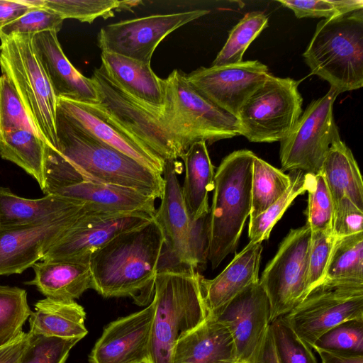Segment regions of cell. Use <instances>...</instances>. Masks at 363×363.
I'll return each mask as SVG.
<instances>
[{"mask_svg":"<svg viewBox=\"0 0 363 363\" xmlns=\"http://www.w3.org/2000/svg\"><path fill=\"white\" fill-rule=\"evenodd\" d=\"M57 147L47 145V188L84 180L119 185L160 199L162 174L72 125L57 113Z\"/></svg>","mask_w":363,"mask_h":363,"instance_id":"cell-1","label":"cell"},{"mask_svg":"<svg viewBox=\"0 0 363 363\" xmlns=\"http://www.w3.org/2000/svg\"><path fill=\"white\" fill-rule=\"evenodd\" d=\"M164 248L153 217L114 237L90 258L92 289L104 298L130 297L140 306L152 301Z\"/></svg>","mask_w":363,"mask_h":363,"instance_id":"cell-2","label":"cell"},{"mask_svg":"<svg viewBox=\"0 0 363 363\" xmlns=\"http://www.w3.org/2000/svg\"><path fill=\"white\" fill-rule=\"evenodd\" d=\"M200 276L196 269L187 265L159 268L147 363H172L179 340L206 318Z\"/></svg>","mask_w":363,"mask_h":363,"instance_id":"cell-3","label":"cell"},{"mask_svg":"<svg viewBox=\"0 0 363 363\" xmlns=\"http://www.w3.org/2000/svg\"><path fill=\"white\" fill-rule=\"evenodd\" d=\"M255 157L248 150L234 151L223 159L215 172L207 255L213 269L235 252L250 216L252 168Z\"/></svg>","mask_w":363,"mask_h":363,"instance_id":"cell-4","label":"cell"},{"mask_svg":"<svg viewBox=\"0 0 363 363\" xmlns=\"http://www.w3.org/2000/svg\"><path fill=\"white\" fill-rule=\"evenodd\" d=\"M313 74L339 93L363 85V9L321 20L303 54Z\"/></svg>","mask_w":363,"mask_h":363,"instance_id":"cell-5","label":"cell"},{"mask_svg":"<svg viewBox=\"0 0 363 363\" xmlns=\"http://www.w3.org/2000/svg\"><path fill=\"white\" fill-rule=\"evenodd\" d=\"M33 35L1 38L0 68L40 137L50 147L57 150V98L33 51Z\"/></svg>","mask_w":363,"mask_h":363,"instance_id":"cell-6","label":"cell"},{"mask_svg":"<svg viewBox=\"0 0 363 363\" xmlns=\"http://www.w3.org/2000/svg\"><path fill=\"white\" fill-rule=\"evenodd\" d=\"M162 112L172 135L185 148L198 141L209 143L239 135L237 118L197 92L186 74L173 70L162 79Z\"/></svg>","mask_w":363,"mask_h":363,"instance_id":"cell-7","label":"cell"},{"mask_svg":"<svg viewBox=\"0 0 363 363\" xmlns=\"http://www.w3.org/2000/svg\"><path fill=\"white\" fill-rule=\"evenodd\" d=\"M162 177L161 202L154 215L164 237L162 267L182 264L196 269L207 260L209 213L191 221L182 194L176 161H165Z\"/></svg>","mask_w":363,"mask_h":363,"instance_id":"cell-8","label":"cell"},{"mask_svg":"<svg viewBox=\"0 0 363 363\" xmlns=\"http://www.w3.org/2000/svg\"><path fill=\"white\" fill-rule=\"evenodd\" d=\"M299 83L269 73L239 111L236 118L239 135L254 143L280 142L284 139L302 113Z\"/></svg>","mask_w":363,"mask_h":363,"instance_id":"cell-9","label":"cell"},{"mask_svg":"<svg viewBox=\"0 0 363 363\" xmlns=\"http://www.w3.org/2000/svg\"><path fill=\"white\" fill-rule=\"evenodd\" d=\"M282 317L311 347L333 327L346 320L363 318V283L324 280Z\"/></svg>","mask_w":363,"mask_h":363,"instance_id":"cell-10","label":"cell"},{"mask_svg":"<svg viewBox=\"0 0 363 363\" xmlns=\"http://www.w3.org/2000/svg\"><path fill=\"white\" fill-rule=\"evenodd\" d=\"M340 93L330 87L310 103L292 130L280 141L281 171L316 174L334 140L340 138L333 109Z\"/></svg>","mask_w":363,"mask_h":363,"instance_id":"cell-11","label":"cell"},{"mask_svg":"<svg viewBox=\"0 0 363 363\" xmlns=\"http://www.w3.org/2000/svg\"><path fill=\"white\" fill-rule=\"evenodd\" d=\"M311 230L306 224L291 229L264 268L259 283L270 305V323L294 309L307 296Z\"/></svg>","mask_w":363,"mask_h":363,"instance_id":"cell-12","label":"cell"},{"mask_svg":"<svg viewBox=\"0 0 363 363\" xmlns=\"http://www.w3.org/2000/svg\"><path fill=\"white\" fill-rule=\"evenodd\" d=\"M93 211H101L85 203L43 221L0 227V275L21 274L33 267L71 228Z\"/></svg>","mask_w":363,"mask_h":363,"instance_id":"cell-13","label":"cell"},{"mask_svg":"<svg viewBox=\"0 0 363 363\" xmlns=\"http://www.w3.org/2000/svg\"><path fill=\"white\" fill-rule=\"evenodd\" d=\"M208 13V10L196 9L118 21L100 30L98 45L102 52L150 64L153 52L166 36Z\"/></svg>","mask_w":363,"mask_h":363,"instance_id":"cell-14","label":"cell"},{"mask_svg":"<svg viewBox=\"0 0 363 363\" xmlns=\"http://www.w3.org/2000/svg\"><path fill=\"white\" fill-rule=\"evenodd\" d=\"M269 74L267 67L261 62L247 60L224 66L200 67L186 77L201 96L237 118L242 106Z\"/></svg>","mask_w":363,"mask_h":363,"instance_id":"cell-15","label":"cell"},{"mask_svg":"<svg viewBox=\"0 0 363 363\" xmlns=\"http://www.w3.org/2000/svg\"><path fill=\"white\" fill-rule=\"evenodd\" d=\"M153 217L142 213L90 212L51 246L42 260L89 264L91 257L114 237Z\"/></svg>","mask_w":363,"mask_h":363,"instance_id":"cell-16","label":"cell"},{"mask_svg":"<svg viewBox=\"0 0 363 363\" xmlns=\"http://www.w3.org/2000/svg\"><path fill=\"white\" fill-rule=\"evenodd\" d=\"M57 113L72 125L162 175L165 162L96 104L57 99Z\"/></svg>","mask_w":363,"mask_h":363,"instance_id":"cell-17","label":"cell"},{"mask_svg":"<svg viewBox=\"0 0 363 363\" xmlns=\"http://www.w3.org/2000/svg\"><path fill=\"white\" fill-rule=\"evenodd\" d=\"M208 315L229 330L238 362L249 363L270 325L269 299L259 281Z\"/></svg>","mask_w":363,"mask_h":363,"instance_id":"cell-18","label":"cell"},{"mask_svg":"<svg viewBox=\"0 0 363 363\" xmlns=\"http://www.w3.org/2000/svg\"><path fill=\"white\" fill-rule=\"evenodd\" d=\"M155 303L110 323L95 343L89 363H147Z\"/></svg>","mask_w":363,"mask_h":363,"instance_id":"cell-19","label":"cell"},{"mask_svg":"<svg viewBox=\"0 0 363 363\" xmlns=\"http://www.w3.org/2000/svg\"><path fill=\"white\" fill-rule=\"evenodd\" d=\"M33 51L57 99L96 104L98 96L91 78L81 74L64 54L55 30L35 33Z\"/></svg>","mask_w":363,"mask_h":363,"instance_id":"cell-20","label":"cell"},{"mask_svg":"<svg viewBox=\"0 0 363 363\" xmlns=\"http://www.w3.org/2000/svg\"><path fill=\"white\" fill-rule=\"evenodd\" d=\"M55 194L90 204L110 213H142L154 216L155 199L135 189L115 184L84 180L50 189Z\"/></svg>","mask_w":363,"mask_h":363,"instance_id":"cell-21","label":"cell"},{"mask_svg":"<svg viewBox=\"0 0 363 363\" xmlns=\"http://www.w3.org/2000/svg\"><path fill=\"white\" fill-rule=\"evenodd\" d=\"M262 242H251L236 254L215 278L200 276V286L208 313L223 307L249 286L259 281Z\"/></svg>","mask_w":363,"mask_h":363,"instance_id":"cell-22","label":"cell"},{"mask_svg":"<svg viewBox=\"0 0 363 363\" xmlns=\"http://www.w3.org/2000/svg\"><path fill=\"white\" fill-rule=\"evenodd\" d=\"M236 349L229 330L211 315L177 342L172 363H236Z\"/></svg>","mask_w":363,"mask_h":363,"instance_id":"cell-23","label":"cell"},{"mask_svg":"<svg viewBox=\"0 0 363 363\" xmlns=\"http://www.w3.org/2000/svg\"><path fill=\"white\" fill-rule=\"evenodd\" d=\"M101 67L108 77L123 91L147 106H163L162 79L150 64L108 52H101Z\"/></svg>","mask_w":363,"mask_h":363,"instance_id":"cell-24","label":"cell"},{"mask_svg":"<svg viewBox=\"0 0 363 363\" xmlns=\"http://www.w3.org/2000/svg\"><path fill=\"white\" fill-rule=\"evenodd\" d=\"M32 267L35 277L26 284L35 286L47 298L74 301L92 289L89 264L42 260Z\"/></svg>","mask_w":363,"mask_h":363,"instance_id":"cell-25","label":"cell"},{"mask_svg":"<svg viewBox=\"0 0 363 363\" xmlns=\"http://www.w3.org/2000/svg\"><path fill=\"white\" fill-rule=\"evenodd\" d=\"M182 159L185 169L182 194L189 217L195 222L209 213L208 194L214 187V167L205 141L191 144Z\"/></svg>","mask_w":363,"mask_h":363,"instance_id":"cell-26","label":"cell"},{"mask_svg":"<svg viewBox=\"0 0 363 363\" xmlns=\"http://www.w3.org/2000/svg\"><path fill=\"white\" fill-rule=\"evenodd\" d=\"M84 308L75 301L45 297L38 301L28 322L29 333L45 337L82 339L88 331Z\"/></svg>","mask_w":363,"mask_h":363,"instance_id":"cell-27","label":"cell"},{"mask_svg":"<svg viewBox=\"0 0 363 363\" xmlns=\"http://www.w3.org/2000/svg\"><path fill=\"white\" fill-rule=\"evenodd\" d=\"M85 204L55 194L40 199L20 197L9 188L0 186V227L38 223L59 216Z\"/></svg>","mask_w":363,"mask_h":363,"instance_id":"cell-28","label":"cell"},{"mask_svg":"<svg viewBox=\"0 0 363 363\" xmlns=\"http://www.w3.org/2000/svg\"><path fill=\"white\" fill-rule=\"evenodd\" d=\"M320 172L334 206L342 198L347 197L363 210V182L359 166L340 138L331 144Z\"/></svg>","mask_w":363,"mask_h":363,"instance_id":"cell-29","label":"cell"},{"mask_svg":"<svg viewBox=\"0 0 363 363\" xmlns=\"http://www.w3.org/2000/svg\"><path fill=\"white\" fill-rule=\"evenodd\" d=\"M0 155L24 169L45 193L47 144L40 135L22 128L0 131Z\"/></svg>","mask_w":363,"mask_h":363,"instance_id":"cell-30","label":"cell"},{"mask_svg":"<svg viewBox=\"0 0 363 363\" xmlns=\"http://www.w3.org/2000/svg\"><path fill=\"white\" fill-rule=\"evenodd\" d=\"M290 174L255 157L252 168L251 211L250 219L263 213L287 190Z\"/></svg>","mask_w":363,"mask_h":363,"instance_id":"cell-31","label":"cell"},{"mask_svg":"<svg viewBox=\"0 0 363 363\" xmlns=\"http://www.w3.org/2000/svg\"><path fill=\"white\" fill-rule=\"evenodd\" d=\"M324 280L363 283V232L337 238Z\"/></svg>","mask_w":363,"mask_h":363,"instance_id":"cell-32","label":"cell"},{"mask_svg":"<svg viewBox=\"0 0 363 363\" xmlns=\"http://www.w3.org/2000/svg\"><path fill=\"white\" fill-rule=\"evenodd\" d=\"M140 4L142 1L43 0L44 7L57 12L64 19L74 18L89 23L98 18H111L115 11H132Z\"/></svg>","mask_w":363,"mask_h":363,"instance_id":"cell-33","label":"cell"},{"mask_svg":"<svg viewBox=\"0 0 363 363\" xmlns=\"http://www.w3.org/2000/svg\"><path fill=\"white\" fill-rule=\"evenodd\" d=\"M267 26L268 17L264 13H247L230 30L225 45L211 66H224L242 62V57L249 45Z\"/></svg>","mask_w":363,"mask_h":363,"instance_id":"cell-34","label":"cell"},{"mask_svg":"<svg viewBox=\"0 0 363 363\" xmlns=\"http://www.w3.org/2000/svg\"><path fill=\"white\" fill-rule=\"evenodd\" d=\"M291 182L284 194L263 213L250 218L248 236L251 242H262L267 240L274 225L281 218L295 199L307 191L309 174L301 171L290 174Z\"/></svg>","mask_w":363,"mask_h":363,"instance_id":"cell-35","label":"cell"},{"mask_svg":"<svg viewBox=\"0 0 363 363\" xmlns=\"http://www.w3.org/2000/svg\"><path fill=\"white\" fill-rule=\"evenodd\" d=\"M31 312L26 290L0 285V347L23 331Z\"/></svg>","mask_w":363,"mask_h":363,"instance_id":"cell-36","label":"cell"},{"mask_svg":"<svg viewBox=\"0 0 363 363\" xmlns=\"http://www.w3.org/2000/svg\"><path fill=\"white\" fill-rule=\"evenodd\" d=\"M308 174L306 223L311 232L332 231L334 206L324 177L321 172Z\"/></svg>","mask_w":363,"mask_h":363,"instance_id":"cell-37","label":"cell"},{"mask_svg":"<svg viewBox=\"0 0 363 363\" xmlns=\"http://www.w3.org/2000/svg\"><path fill=\"white\" fill-rule=\"evenodd\" d=\"M315 351L363 354V318L344 321L325 332L311 346Z\"/></svg>","mask_w":363,"mask_h":363,"instance_id":"cell-38","label":"cell"},{"mask_svg":"<svg viewBox=\"0 0 363 363\" xmlns=\"http://www.w3.org/2000/svg\"><path fill=\"white\" fill-rule=\"evenodd\" d=\"M274 348L280 363H317L311 347L279 317L270 323Z\"/></svg>","mask_w":363,"mask_h":363,"instance_id":"cell-39","label":"cell"},{"mask_svg":"<svg viewBox=\"0 0 363 363\" xmlns=\"http://www.w3.org/2000/svg\"><path fill=\"white\" fill-rule=\"evenodd\" d=\"M28 334V345L21 363H65L72 348L82 340Z\"/></svg>","mask_w":363,"mask_h":363,"instance_id":"cell-40","label":"cell"},{"mask_svg":"<svg viewBox=\"0 0 363 363\" xmlns=\"http://www.w3.org/2000/svg\"><path fill=\"white\" fill-rule=\"evenodd\" d=\"M337 237L332 231L311 232L308 253L307 295L325 279Z\"/></svg>","mask_w":363,"mask_h":363,"instance_id":"cell-41","label":"cell"},{"mask_svg":"<svg viewBox=\"0 0 363 363\" xmlns=\"http://www.w3.org/2000/svg\"><path fill=\"white\" fill-rule=\"evenodd\" d=\"M283 6L292 10L298 18L325 19L363 9L362 0H279Z\"/></svg>","mask_w":363,"mask_h":363,"instance_id":"cell-42","label":"cell"},{"mask_svg":"<svg viewBox=\"0 0 363 363\" xmlns=\"http://www.w3.org/2000/svg\"><path fill=\"white\" fill-rule=\"evenodd\" d=\"M13 128L26 129L40 135L14 88L2 74L0 76V131Z\"/></svg>","mask_w":363,"mask_h":363,"instance_id":"cell-43","label":"cell"},{"mask_svg":"<svg viewBox=\"0 0 363 363\" xmlns=\"http://www.w3.org/2000/svg\"><path fill=\"white\" fill-rule=\"evenodd\" d=\"M64 18L45 7L37 8L0 29V38L15 34H35L45 30L61 29Z\"/></svg>","mask_w":363,"mask_h":363,"instance_id":"cell-44","label":"cell"},{"mask_svg":"<svg viewBox=\"0 0 363 363\" xmlns=\"http://www.w3.org/2000/svg\"><path fill=\"white\" fill-rule=\"evenodd\" d=\"M333 230L337 238L363 232V210L350 199L342 198L334 206Z\"/></svg>","mask_w":363,"mask_h":363,"instance_id":"cell-45","label":"cell"},{"mask_svg":"<svg viewBox=\"0 0 363 363\" xmlns=\"http://www.w3.org/2000/svg\"><path fill=\"white\" fill-rule=\"evenodd\" d=\"M28 342V333L21 331L15 338L0 347V363H21Z\"/></svg>","mask_w":363,"mask_h":363,"instance_id":"cell-46","label":"cell"},{"mask_svg":"<svg viewBox=\"0 0 363 363\" xmlns=\"http://www.w3.org/2000/svg\"><path fill=\"white\" fill-rule=\"evenodd\" d=\"M35 9L25 0H0V29Z\"/></svg>","mask_w":363,"mask_h":363,"instance_id":"cell-47","label":"cell"},{"mask_svg":"<svg viewBox=\"0 0 363 363\" xmlns=\"http://www.w3.org/2000/svg\"><path fill=\"white\" fill-rule=\"evenodd\" d=\"M249 363H280L274 348L270 325Z\"/></svg>","mask_w":363,"mask_h":363,"instance_id":"cell-48","label":"cell"},{"mask_svg":"<svg viewBox=\"0 0 363 363\" xmlns=\"http://www.w3.org/2000/svg\"><path fill=\"white\" fill-rule=\"evenodd\" d=\"M321 363H363V354L356 353L336 352L326 350L316 351Z\"/></svg>","mask_w":363,"mask_h":363,"instance_id":"cell-49","label":"cell"},{"mask_svg":"<svg viewBox=\"0 0 363 363\" xmlns=\"http://www.w3.org/2000/svg\"><path fill=\"white\" fill-rule=\"evenodd\" d=\"M236 363H240V362H237Z\"/></svg>","mask_w":363,"mask_h":363,"instance_id":"cell-50","label":"cell"}]
</instances>
